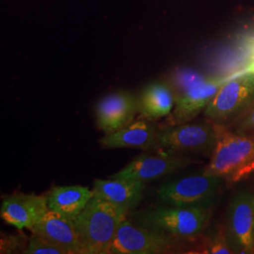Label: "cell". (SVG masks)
I'll use <instances>...</instances> for the list:
<instances>
[{
	"instance_id": "obj_1",
	"label": "cell",
	"mask_w": 254,
	"mask_h": 254,
	"mask_svg": "<svg viewBox=\"0 0 254 254\" xmlns=\"http://www.w3.org/2000/svg\"><path fill=\"white\" fill-rule=\"evenodd\" d=\"M128 210L93 197L73 219L84 254H109L120 223Z\"/></svg>"
},
{
	"instance_id": "obj_2",
	"label": "cell",
	"mask_w": 254,
	"mask_h": 254,
	"mask_svg": "<svg viewBox=\"0 0 254 254\" xmlns=\"http://www.w3.org/2000/svg\"><path fill=\"white\" fill-rule=\"evenodd\" d=\"M254 173V136L219 126L218 139L203 173L228 183H238Z\"/></svg>"
},
{
	"instance_id": "obj_3",
	"label": "cell",
	"mask_w": 254,
	"mask_h": 254,
	"mask_svg": "<svg viewBox=\"0 0 254 254\" xmlns=\"http://www.w3.org/2000/svg\"><path fill=\"white\" fill-rule=\"evenodd\" d=\"M219 126L210 121L158 127L160 153L185 156H210L217 142Z\"/></svg>"
},
{
	"instance_id": "obj_4",
	"label": "cell",
	"mask_w": 254,
	"mask_h": 254,
	"mask_svg": "<svg viewBox=\"0 0 254 254\" xmlns=\"http://www.w3.org/2000/svg\"><path fill=\"white\" fill-rule=\"evenodd\" d=\"M254 102L253 73H238L228 77L203 113L218 126L229 127L240 118Z\"/></svg>"
},
{
	"instance_id": "obj_5",
	"label": "cell",
	"mask_w": 254,
	"mask_h": 254,
	"mask_svg": "<svg viewBox=\"0 0 254 254\" xmlns=\"http://www.w3.org/2000/svg\"><path fill=\"white\" fill-rule=\"evenodd\" d=\"M210 211L205 205L159 207L141 214L145 227L163 232L176 238L199 236L208 223Z\"/></svg>"
},
{
	"instance_id": "obj_6",
	"label": "cell",
	"mask_w": 254,
	"mask_h": 254,
	"mask_svg": "<svg viewBox=\"0 0 254 254\" xmlns=\"http://www.w3.org/2000/svg\"><path fill=\"white\" fill-rule=\"evenodd\" d=\"M223 179L207 174L193 175L167 183L157 190L159 200L175 206H207L218 193Z\"/></svg>"
},
{
	"instance_id": "obj_7",
	"label": "cell",
	"mask_w": 254,
	"mask_h": 254,
	"mask_svg": "<svg viewBox=\"0 0 254 254\" xmlns=\"http://www.w3.org/2000/svg\"><path fill=\"white\" fill-rule=\"evenodd\" d=\"M173 244V236L151 228L136 226L125 218L117 229L110 254H166Z\"/></svg>"
},
{
	"instance_id": "obj_8",
	"label": "cell",
	"mask_w": 254,
	"mask_h": 254,
	"mask_svg": "<svg viewBox=\"0 0 254 254\" xmlns=\"http://www.w3.org/2000/svg\"><path fill=\"white\" fill-rule=\"evenodd\" d=\"M227 78L203 77L199 81L191 84L175 96V107L173 112L168 115L163 125L159 127L190 123L201 111H204Z\"/></svg>"
},
{
	"instance_id": "obj_9",
	"label": "cell",
	"mask_w": 254,
	"mask_h": 254,
	"mask_svg": "<svg viewBox=\"0 0 254 254\" xmlns=\"http://www.w3.org/2000/svg\"><path fill=\"white\" fill-rule=\"evenodd\" d=\"M227 236L235 253L254 254V195L242 192L229 206Z\"/></svg>"
},
{
	"instance_id": "obj_10",
	"label": "cell",
	"mask_w": 254,
	"mask_h": 254,
	"mask_svg": "<svg viewBox=\"0 0 254 254\" xmlns=\"http://www.w3.org/2000/svg\"><path fill=\"white\" fill-rule=\"evenodd\" d=\"M194 163L190 158L169 154H141L118 173L110 175V179H122L129 181L147 182L156 180L168 174L183 170Z\"/></svg>"
},
{
	"instance_id": "obj_11",
	"label": "cell",
	"mask_w": 254,
	"mask_h": 254,
	"mask_svg": "<svg viewBox=\"0 0 254 254\" xmlns=\"http://www.w3.org/2000/svg\"><path fill=\"white\" fill-rule=\"evenodd\" d=\"M48 211L47 197L18 192L3 200L0 216L5 222L19 230H30Z\"/></svg>"
},
{
	"instance_id": "obj_12",
	"label": "cell",
	"mask_w": 254,
	"mask_h": 254,
	"mask_svg": "<svg viewBox=\"0 0 254 254\" xmlns=\"http://www.w3.org/2000/svg\"><path fill=\"white\" fill-rule=\"evenodd\" d=\"M138 111V100L127 92H115L99 101L95 109L96 125L106 135L133 122Z\"/></svg>"
},
{
	"instance_id": "obj_13",
	"label": "cell",
	"mask_w": 254,
	"mask_h": 254,
	"mask_svg": "<svg viewBox=\"0 0 254 254\" xmlns=\"http://www.w3.org/2000/svg\"><path fill=\"white\" fill-rule=\"evenodd\" d=\"M100 144L108 149L136 148L160 153L158 128L151 121L144 119L132 122L116 132L107 134L101 138Z\"/></svg>"
},
{
	"instance_id": "obj_14",
	"label": "cell",
	"mask_w": 254,
	"mask_h": 254,
	"mask_svg": "<svg viewBox=\"0 0 254 254\" xmlns=\"http://www.w3.org/2000/svg\"><path fill=\"white\" fill-rule=\"evenodd\" d=\"M30 230L62 246L69 254H84L74 221L62 214L49 210Z\"/></svg>"
},
{
	"instance_id": "obj_15",
	"label": "cell",
	"mask_w": 254,
	"mask_h": 254,
	"mask_svg": "<svg viewBox=\"0 0 254 254\" xmlns=\"http://www.w3.org/2000/svg\"><path fill=\"white\" fill-rule=\"evenodd\" d=\"M144 189V183L109 178V180L95 179L92 191L95 197L129 211L139 203Z\"/></svg>"
},
{
	"instance_id": "obj_16",
	"label": "cell",
	"mask_w": 254,
	"mask_h": 254,
	"mask_svg": "<svg viewBox=\"0 0 254 254\" xmlns=\"http://www.w3.org/2000/svg\"><path fill=\"white\" fill-rule=\"evenodd\" d=\"M46 197L49 210L73 220L94 197V193L82 186H56Z\"/></svg>"
},
{
	"instance_id": "obj_17",
	"label": "cell",
	"mask_w": 254,
	"mask_h": 254,
	"mask_svg": "<svg viewBox=\"0 0 254 254\" xmlns=\"http://www.w3.org/2000/svg\"><path fill=\"white\" fill-rule=\"evenodd\" d=\"M175 104L173 90L163 83L147 86L138 99V112L141 118L154 121L168 116Z\"/></svg>"
},
{
	"instance_id": "obj_18",
	"label": "cell",
	"mask_w": 254,
	"mask_h": 254,
	"mask_svg": "<svg viewBox=\"0 0 254 254\" xmlns=\"http://www.w3.org/2000/svg\"><path fill=\"white\" fill-rule=\"evenodd\" d=\"M23 254H69L62 246L41 235L33 234L29 238L27 248Z\"/></svg>"
},
{
	"instance_id": "obj_19",
	"label": "cell",
	"mask_w": 254,
	"mask_h": 254,
	"mask_svg": "<svg viewBox=\"0 0 254 254\" xmlns=\"http://www.w3.org/2000/svg\"><path fill=\"white\" fill-rule=\"evenodd\" d=\"M201 254H236L229 242L227 235L219 233L215 238L205 243Z\"/></svg>"
},
{
	"instance_id": "obj_20",
	"label": "cell",
	"mask_w": 254,
	"mask_h": 254,
	"mask_svg": "<svg viewBox=\"0 0 254 254\" xmlns=\"http://www.w3.org/2000/svg\"><path fill=\"white\" fill-rule=\"evenodd\" d=\"M233 131L240 135L254 136V102L233 125Z\"/></svg>"
},
{
	"instance_id": "obj_21",
	"label": "cell",
	"mask_w": 254,
	"mask_h": 254,
	"mask_svg": "<svg viewBox=\"0 0 254 254\" xmlns=\"http://www.w3.org/2000/svg\"><path fill=\"white\" fill-rule=\"evenodd\" d=\"M240 50L245 59V67L239 73H246L254 69V31L241 39Z\"/></svg>"
},
{
	"instance_id": "obj_22",
	"label": "cell",
	"mask_w": 254,
	"mask_h": 254,
	"mask_svg": "<svg viewBox=\"0 0 254 254\" xmlns=\"http://www.w3.org/2000/svg\"><path fill=\"white\" fill-rule=\"evenodd\" d=\"M20 240L15 236H2L1 237V254H10L17 249Z\"/></svg>"
},
{
	"instance_id": "obj_23",
	"label": "cell",
	"mask_w": 254,
	"mask_h": 254,
	"mask_svg": "<svg viewBox=\"0 0 254 254\" xmlns=\"http://www.w3.org/2000/svg\"><path fill=\"white\" fill-rule=\"evenodd\" d=\"M249 72H251V73H253V74H254V70H251V71H249ZM246 73H247V72H246Z\"/></svg>"
}]
</instances>
